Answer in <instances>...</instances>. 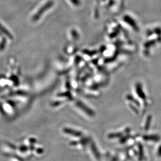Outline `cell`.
<instances>
[{
    "instance_id": "obj_1",
    "label": "cell",
    "mask_w": 161,
    "mask_h": 161,
    "mask_svg": "<svg viewBox=\"0 0 161 161\" xmlns=\"http://www.w3.org/2000/svg\"><path fill=\"white\" fill-rule=\"evenodd\" d=\"M53 4L54 2L52 0H50L47 2H46L42 6H41L40 8L39 9L37 13L32 17V21L37 22L39 20V19L42 16L43 14L46 11H48V9L51 8L53 5Z\"/></svg>"
},
{
    "instance_id": "obj_2",
    "label": "cell",
    "mask_w": 161,
    "mask_h": 161,
    "mask_svg": "<svg viewBox=\"0 0 161 161\" xmlns=\"http://www.w3.org/2000/svg\"><path fill=\"white\" fill-rule=\"evenodd\" d=\"M0 31L4 33L6 37H8L10 39H13V35L11 34V32L6 28L5 27L3 26L0 23Z\"/></svg>"
},
{
    "instance_id": "obj_3",
    "label": "cell",
    "mask_w": 161,
    "mask_h": 161,
    "mask_svg": "<svg viewBox=\"0 0 161 161\" xmlns=\"http://www.w3.org/2000/svg\"><path fill=\"white\" fill-rule=\"evenodd\" d=\"M137 93H138L139 97H140L142 99H145V95L144 94L143 92L142 91V88L140 86H138L137 87Z\"/></svg>"
},
{
    "instance_id": "obj_4",
    "label": "cell",
    "mask_w": 161,
    "mask_h": 161,
    "mask_svg": "<svg viewBox=\"0 0 161 161\" xmlns=\"http://www.w3.org/2000/svg\"><path fill=\"white\" fill-rule=\"evenodd\" d=\"M6 44V39L5 37H4L0 43V51H2L4 50V48H5Z\"/></svg>"
},
{
    "instance_id": "obj_5",
    "label": "cell",
    "mask_w": 161,
    "mask_h": 161,
    "mask_svg": "<svg viewBox=\"0 0 161 161\" xmlns=\"http://www.w3.org/2000/svg\"><path fill=\"white\" fill-rule=\"evenodd\" d=\"M145 139L146 140H155V141H157L158 140V137L157 136H154V135H151V136H145Z\"/></svg>"
},
{
    "instance_id": "obj_6",
    "label": "cell",
    "mask_w": 161,
    "mask_h": 161,
    "mask_svg": "<svg viewBox=\"0 0 161 161\" xmlns=\"http://www.w3.org/2000/svg\"><path fill=\"white\" fill-rule=\"evenodd\" d=\"M71 34L74 39H77L79 38V35H78L77 31L75 29H73L71 31Z\"/></svg>"
},
{
    "instance_id": "obj_7",
    "label": "cell",
    "mask_w": 161,
    "mask_h": 161,
    "mask_svg": "<svg viewBox=\"0 0 161 161\" xmlns=\"http://www.w3.org/2000/svg\"><path fill=\"white\" fill-rule=\"evenodd\" d=\"M73 5L75 6H79L80 4V0H70Z\"/></svg>"
},
{
    "instance_id": "obj_8",
    "label": "cell",
    "mask_w": 161,
    "mask_h": 161,
    "mask_svg": "<svg viewBox=\"0 0 161 161\" xmlns=\"http://www.w3.org/2000/svg\"><path fill=\"white\" fill-rule=\"evenodd\" d=\"M158 154L161 156V147H160L159 148V150H158Z\"/></svg>"
}]
</instances>
